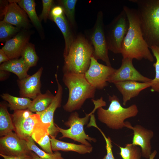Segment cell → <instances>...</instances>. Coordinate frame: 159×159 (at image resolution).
<instances>
[{
  "instance_id": "obj_2",
  "label": "cell",
  "mask_w": 159,
  "mask_h": 159,
  "mask_svg": "<svg viewBox=\"0 0 159 159\" xmlns=\"http://www.w3.org/2000/svg\"><path fill=\"white\" fill-rule=\"evenodd\" d=\"M137 5L144 38L149 48L159 47V0H129Z\"/></svg>"
},
{
  "instance_id": "obj_3",
  "label": "cell",
  "mask_w": 159,
  "mask_h": 159,
  "mask_svg": "<svg viewBox=\"0 0 159 159\" xmlns=\"http://www.w3.org/2000/svg\"><path fill=\"white\" fill-rule=\"evenodd\" d=\"M62 80L69 90L68 99L63 106L66 112L80 109L87 99L94 97L96 89L87 82L84 74L64 73Z\"/></svg>"
},
{
  "instance_id": "obj_13",
  "label": "cell",
  "mask_w": 159,
  "mask_h": 159,
  "mask_svg": "<svg viewBox=\"0 0 159 159\" xmlns=\"http://www.w3.org/2000/svg\"><path fill=\"white\" fill-rule=\"evenodd\" d=\"M55 77L57 85V89L52 102L44 111L36 113L40 116L42 122L44 123L50 125L49 129V135L51 137H56L59 131L54 122V116L56 110L61 106L63 94V88L59 83L57 74Z\"/></svg>"
},
{
  "instance_id": "obj_4",
  "label": "cell",
  "mask_w": 159,
  "mask_h": 159,
  "mask_svg": "<svg viewBox=\"0 0 159 159\" xmlns=\"http://www.w3.org/2000/svg\"><path fill=\"white\" fill-rule=\"evenodd\" d=\"M93 52L90 42L83 35H78L75 38L68 54L64 57L63 73L84 74L90 66Z\"/></svg>"
},
{
  "instance_id": "obj_14",
  "label": "cell",
  "mask_w": 159,
  "mask_h": 159,
  "mask_svg": "<svg viewBox=\"0 0 159 159\" xmlns=\"http://www.w3.org/2000/svg\"><path fill=\"white\" fill-rule=\"evenodd\" d=\"M125 123L126 127L132 130L133 132L132 143L140 146L142 156L144 158L149 159L152 153L151 140L154 136L153 132L139 125L133 127L130 122Z\"/></svg>"
},
{
  "instance_id": "obj_25",
  "label": "cell",
  "mask_w": 159,
  "mask_h": 159,
  "mask_svg": "<svg viewBox=\"0 0 159 159\" xmlns=\"http://www.w3.org/2000/svg\"><path fill=\"white\" fill-rule=\"evenodd\" d=\"M1 97L8 102L10 110L14 111L28 109L32 102L30 98L14 97L7 93H3Z\"/></svg>"
},
{
  "instance_id": "obj_39",
  "label": "cell",
  "mask_w": 159,
  "mask_h": 159,
  "mask_svg": "<svg viewBox=\"0 0 159 159\" xmlns=\"http://www.w3.org/2000/svg\"><path fill=\"white\" fill-rule=\"evenodd\" d=\"M157 154V151L154 150L148 159H154Z\"/></svg>"
},
{
  "instance_id": "obj_34",
  "label": "cell",
  "mask_w": 159,
  "mask_h": 159,
  "mask_svg": "<svg viewBox=\"0 0 159 159\" xmlns=\"http://www.w3.org/2000/svg\"><path fill=\"white\" fill-rule=\"evenodd\" d=\"M49 136V134L46 135L37 143L44 151L47 153L52 154L53 153Z\"/></svg>"
},
{
  "instance_id": "obj_27",
  "label": "cell",
  "mask_w": 159,
  "mask_h": 159,
  "mask_svg": "<svg viewBox=\"0 0 159 159\" xmlns=\"http://www.w3.org/2000/svg\"><path fill=\"white\" fill-rule=\"evenodd\" d=\"M77 1V0L58 1L59 5L63 8L64 13L72 28H74L76 25L75 9Z\"/></svg>"
},
{
  "instance_id": "obj_20",
  "label": "cell",
  "mask_w": 159,
  "mask_h": 159,
  "mask_svg": "<svg viewBox=\"0 0 159 159\" xmlns=\"http://www.w3.org/2000/svg\"><path fill=\"white\" fill-rule=\"evenodd\" d=\"M53 151L59 150L68 152L73 151L81 154L91 153L93 150L92 146H87L83 144H77L62 141L52 137L50 138Z\"/></svg>"
},
{
  "instance_id": "obj_17",
  "label": "cell",
  "mask_w": 159,
  "mask_h": 159,
  "mask_svg": "<svg viewBox=\"0 0 159 159\" xmlns=\"http://www.w3.org/2000/svg\"><path fill=\"white\" fill-rule=\"evenodd\" d=\"M29 34L25 31L20 32L6 41L1 49L10 60L18 59L29 43Z\"/></svg>"
},
{
  "instance_id": "obj_30",
  "label": "cell",
  "mask_w": 159,
  "mask_h": 159,
  "mask_svg": "<svg viewBox=\"0 0 159 159\" xmlns=\"http://www.w3.org/2000/svg\"><path fill=\"white\" fill-rule=\"evenodd\" d=\"M20 28L3 20L0 21V41H7L19 32Z\"/></svg>"
},
{
  "instance_id": "obj_38",
  "label": "cell",
  "mask_w": 159,
  "mask_h": 159,
  "mask_svg": "<svg viewBox=\"0 0 159 159\" xmlns=\"http://www.w3.org/2000/svg\"><path fill=\"white\" fill-rule=\"evenodd\" d=\"M9 72L6 71L0 70V80L3 81L6 79L9 76Z\"/></svg>"
},
{
  "instance_id": "obj_23",
  "label": "cell",
  "mask_w": 159,
  "mask_h": 159,
  "mask_svg": "<svg viewBox=\"0 0 159 159\" xmlns=\"http://www.w3.org/2000/svg\"><path fill=\"white\" fill-rule=\"evenodd\" d=\"M54 97L55 96L47 90L45 93H41L33 99L28 109L36 113L42 112L49 106Z\"/></svg>"
},
{
  "instance_id": "obj_9",
  "label": "cell",
  "mask_w": 159,
  "mask_h": 159,
  "mask_svg": "<svg viewBox=\"0 0 159 159\" xmlns=\"http://www.w3.org/2000/svg\"><path fill=\"white\" fill-rule=\"evenodd\" d=\"M105 28L103 13L100 11L97 14L95 24L90 35V42L93 47V56L94 58L97 60H101L107 66H111Z\"/></svg>"
},
{
  "instance_id": "obj_26",
  "label": "cell",
  "mask_w": 159,
  "mask_h": 159,
  "mask_svg": "<svg viewBox=\"0 0 159 159\" xmlns=\"http://www.w3.org/2000/svg\"><path fill=\"white\" fill-rule=\"evenodd\" d=\"M25 140L29 149L42 159H64L58 151H54V153L51 154L41 149L36 145L32 137H29Z\"/></svg>"
},
{
  "instance_id": "obj_15",
  "label": "cell",
  "mask_w": 159,
  "mask_h": 159,
  "mask_svg": "<svg viewBox=\"0 0 159 159\" xmlns=\"http://www.w3.org/2000/svg\"><path fill=\"white\" fill-rule=\"evenodd\" d=\"M43 70L41 67L34 74L17 80L20 97L33 99L41 93L40 78Z\"/></svg>"
},
{
  "instance_id": "obj_8",
  "label": "cell",
  "mask_w": 159,
  "mask_h": 159,
  "mask_svg": "<svg viewBox=\"0 0 159 159\" xmlns=\"http://www.w3.org/2000/svg\"><path fill=\"white\" fill-rule=\"evenodd\" d=\"M129 27V22L127 16L123 9L105 28L109 50L115 54L121 53L122 44Z\"/></svg>"
},
{
  "instance_id": "obj_24",
  "label": "cell",
  "mask_w": 159,
  "mask_h": 159,
  "mask_svg": "<svg viewBox=\"0 0 159 159\" xmlns=\"http://www.w3.org/2000/svg\"><path fill=\"white\" fill-rule=\"evenodd\" d=\"M9 1L17 3L27 14L33 24L38 30L42 28L41 21L35 9V3L34 0H10Z\"/></svg>"
},
{
  "instance_id": "obj_7",
  "label": "cell",
  "mask_w": 159,
  "mask_h": 159,
  "mask_svg": "<svg viewBox=\"0 0 159 159\" xmlns=\"http://www.w3.org/2000/svg\"><path fill=\"white\" fill-rule=\"evenodd\" d=\"M110 104L107 109L100 107L97 109V118L109 128L120 130L126 127L125 120L136 116L138 112L137 105L133 104L127 108L121 105L118 98L115 95H109Z\"/></svg>"
},
{
  "instance_id": "obj_11",
  "label": "cell",
  "mask_w": 159,
  "mask_h": 159,
  "mask_svg": "<svg viewBox=\"0 0 159 159\" xmlns=\"http://www.w3.org/2000/svg\"><path fill=\"white\" fill-rule=\"evenodd\" d=\"M26 140L11 132L0 138V154L8 156L31 155Z\"/></svg>"
},
{
  "instance_id": "obj_5",
  "label": "cell",
  "mask_w": 159,
  "mask_h": 159,
  "mask_svg": "<svg viewBox=\"0 0 159 159\" xmlns=\"http://www.w3.org/2000/svg\"><path fill=\"white\" fill-rule=\"evenodd\" d=\"M15 132L26 140L32 137L37 143L46 135L49 134L50 125L43 123L38 114L28 109L14 111L11 115Z\"/></svg>"
},
{
  "instance_id": "obj_16",
  "label": "cell",
  "mask_w": 159,
  "mask_h": 159,
  "mask_svg": "<svg viewBox=\"0 0 159 159\" xmlns=\"http://www.w3.org/2000/svg\"><path fill=\"white\" fill-rule=\"evenodd\" d=\"M9 2L4 9L3 20L19 28H27L29 24L26 12L17 3Z\"/></svg>"
},
{
  "instance_id": "obj_1",
  "label": "cell",
  "mask_w": 159,
  "mask_h": 159,
  "mask_svg": "<svg viewBox=\"0 0 159 159\" xmlns=\"http://www.w3.org/2000/svg\"><path fill=\"white\" fill-rule=\"evenodd\" d=\"M123 9L127 16L129 27L123 40L121 54L123 58H130L140 60L154 61L153 55L145 40L137 9L124 6Z\"/></svg>"
},
{
  "instance_id": "obj_32",
  "label": "cell",
  "mask_w": 159,
  "mask_h": 159,
  "mask_svg": "<svg viewBox=\"0 0 159 159\" xmlns=\"http://www.w3.org/2000/svg\"><path fill=\"white\" fill-rule=\"evenodd\" d=\"M93 126L97 128L101 133L106 142L105 148L107 151V154L102 159H115L112 152V140L109 137H107L104 133L97 125L96 119L94 116H92L90 119V121L87 125V127H89Z\"/></svg>"
},
{
  "instance_id": "obj_35",
  "label": "cell",
  "mask_w": 159,
  "mask_h": 159,
  "mask_svg": "<svg viewBox=\"0 0 159 159\" xmlns=\"http://www.w3.org/2000/svg\"><path fill=\"white\" fill-rule=\"evenodd\" d=\"M64 14L63 9L61 6L59 5L55 6H54L52 8L49 16H58Z\"/></svg>"
},
{
  "instance_id": "obj_10",
  "label": "cell",
  "mask_w": 159,
  "mask_h": 159,
  "mask_svg": "<svg viewBox=\"0 0 159 159\" xmlns=\"http://www.w3.org/2000/svg\"><path fill=\"white\" fill-rule=\"evenodd\" d=\"M115 70L111 66L100 63L93 56L84 75L87 82L96 89L102 90L107 86L108 79Z\"/></svg>"
},
{
  "instance_id": "obj_31",
  "label": "cell",
  "mask_w": 159,
  "mask_h": 159,
  "mask_svg": "<svg viewBox=\"0 0 159 159\" xmlns=\"http://www.w3.org/2000/svg\"><path fill=\"white\" fill-rule=\"evenodd\" d=\"M150 49L156 59L155 62L153 64L155 68V76L151 81V90L153 92H159V47L153 46Z\"/></svg>"
},
{
  "instance_id": "obj_33",
  "label": "cell",
  "mask_w": 159,
  "mask_h": 159,
  "mask_svg": "<svg viewBox=\"0 0 159 159\" xmlns=\"http://www.w3.org/2000/svg\"><path fill=\"white\" fill-rule=\"evenodd\" d=\"M42 10L39 18L41 21L44 20L46 22L49 16L51 10L54 6V1L53 0H42Z\"/></svg>"
},
{
  "instance_id": "obj_18",
  "label": "cell",
  "mask_w": 159,
  "mask_h": 159,
  "mask_svg": "<svg viewBox=\"0 0 159 159\" xmlns=\"http://www.w3.org/2000/svg\"><path fill=\"white\" fill-rule=\"evenodd\" d=\"M122 96L123 105L137 96L143 90L150 87L151 82L145 83L133 81L119 82L114 84Z\"/></svg>"
},
{
  "instance_id": "obj_37",
  "label": "cell",
  "mask_w": 159,
  "mask_h": 159,
  "mask_svg": "<svg viewBox=\"0 0 159 159\" xmlns=\"http://www.w3.org/2000/svg\"><path fill=\"white\" fill-rule=\"evenodd\" d=\"M10 60L4 51L0 49V63H4Z\"/></svg>"
},
{
  "instance_id": "obj_29",
  "label": "cell",
  "mask_w": 159,
  "mask_h": 159,
  "mask_svg": "<svg viewBox=\"0 0 159 159\" xmlns=\"http://www.w3.org/2000/svg\"><path fill=\"white\" fill-rule=\"evenodd\" d=\"M118 147L120 150L119 154L122 159H141V149L137 146L128 143L124 147Z\"/></svg>"
},
{
  "instance_id": "obj_28",
  "label": "cell",
  "mask_w": 159,
  "mask_h": 159,
  "mask_svg": "<svg viewBox=\"0 0 159 159\" xmlns=\"http://www.w3.org/2000/svg\"><path fill=\"white\" fill-rule=\"evenodd\" d=\"M21 56L29 68L35 66L39 59L34 45L29 43L26 44L23 49Z\"/></svg>"
},
{
  "instance_id": "obj_6",
  "label": "cell",
  "mask_w": 159,
  "mask_h": 159,
  "mask_svg": "<svg viewBox=\"0 0 159 159\" xmlns=\"http://www.w3.org/2000/svg\"><path fill=\"white\" fill-rule=\"evenodd\" d=\"M91 100L95 106L94 108L90 112L86 114L85 117H80L79 114L76 111L71 113L67 121L64 123V125L69 128L64 129L55 124L59 132L62 135L59 139L69 138L87 146H92L89 141L96 142L95 138L90 137L85 133L84 126L87 123L91 115L94 114L99 107L106 106V103L102 97L97 100L92 99Z\"/></svg>"
},
{
  "instance_id": "obj_22",
  "label": "cell",
  "mask_w": 159,
  "mask_h": 159,
  "mask_svg": "<svg viewBox=\"0 0 159 159\" xmlns=\"http://www.w3.org/2000/svg\"><path fill=\"white\" fill-rule=\"evenodd\" d=\"M6 103L1 102L0 104V136L7 135L15 131L11 115L9 113Z\"/></svg>"
},
{
  "instance_id": "obj_19",
  "label": "cell",
  "mask_w": 159,
  "mask_h": 159,
  "mask_svg": "<svg viewBox=\"0 0 159 159\" xmlns=\"http://www.w3.org/2000/svg\"><path fill=\"white\" fill-rule=\"evenodd\" d=\"M50 19L54 21L59 29L63 36L65 41V48L63 56L68 54L75 38L72 29L64 14L58 16H49Z\"/></svg>"
},
{
  "instance_id": "obj_36",
  "label": "cell",
  "mask_w": 159,
  "mask_h": 159,
  "mask_svg": "<svg viewBox=\"0 0 159 159\" xmlns=\"http://www.w3.org/2000/svg\"><path fill=\"white\" fill-rule=\"evenodd\" d=\"M0 156L4 159H32L31 154L18 156H8L0 154Z\"/></svg>"
},
{
  "instance_id": "obj_12",
  "label": "cell",
  "mask_w": 159,
  "mask_h": 159,
  "mask_svg": "<svg viewBox=\"0 0 159 159\" xmlns=\"http://www.w3.org/2000/svg\"><path fill=\"white\" fill-rule=\"evenodd\" d=\"M133 59L123 58L120 67L116 69L109 77L108 82L115 83L126 81H133L142 82H150L152 79L141 74L134 67L132 63Z\"/></svg>"
},
{
  "instance_id": "obj_40",
  "label": "cell",
  "mask_w": 159,
  "mask_h": 159,
  "mask_svg": "<svg viewBox=\"0 0 159 159\" xmlns=\"http://www.w3.org/2000/svg\"><path fill=\"white\" fill-rule=\"evenodd\" d=\"M31 155L32 158V159H42L33 151L32 152Z\"/></svg>"
},
{
  "instance_id": "obj_21",
  "label": "cell",
  "mask_w": 159,
  "mask_h": 159,
  "mask_svg": "<svg viewBox=\"0 0 159 159\" xmlns=\"http://www.w3.org/2000/svg\"><path fill=\"white\" fill-rule=\"evenodd\" d=\"M29 69L22 57L10 60L2 63L0 65V70L14 73L17 76L19 80L29 75L27 74Z\"/></svg>"
}]
</instances>
